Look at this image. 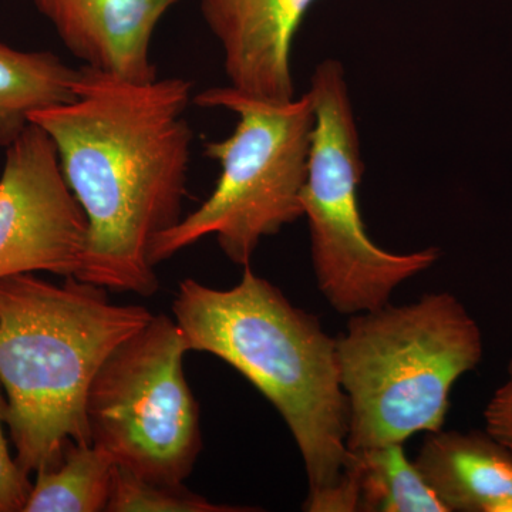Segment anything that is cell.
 <instances>
[{"label": "cell", "instance_id": "9c48e42d", "mask_svg": "<svg viewBox=\"0 0 512 512\" xmlns=\"http://www.w3.org/2000/svg\"><path fill=\"white\" fill-rule=\"evenodd\" d=\"M318 0H200L202 18L220 43L229 86L271 101L295 97L292 47Z\"/></svg>", "mask_w": 512, "mask_h": 512}, {"label": "cell", "instance_id": "7a4b0ae2", "mask_svg": "<svg viewBox=\"0 0 512 512\" xmlns=\"http://www.w3.org/2000/svg\"><path fill=\"white\" fill-rule=\"evenodd\" d=\"M188 350L211 353L254 384L278 410L301 451L309 493L303 510L355 511L348 478V399L336 338L312 313L244 266L231 289L185 279L173 303Z\"/></svg>", "mask_w": 512, "mask_h": 512}, {"label": "cell", "instance_id": "2e32d148", "mask_svg": "<svg viewBox=\"0 0 512 512\" xmlns=\"http://www.w3.org/2000/svg\"><path fill=\"white\" fill-rule=\"evenodd\" d=\"M6 416V396L0 384V512H23L33 484L29 474L9 453L3 424Z\"/></svg>", "mask_w": 512, "mask_h": 512}, {"label": "cell", "instance_id": "5b68a950", "mask_svg": "<svg viewBox=\"0 0 512 512\" xmlns=\"http://www.w3.org/2000/svg\"><path fill=\"white\" fill-rule=\"evenodd\" d=\"M192 101L232 111L238 123L231 136L205 143V156L221 165L218 183L200 208L154 239L150 262L157 266L214 235L229 261L247 266L262 239L303 217L315 127L311 94L271 101L227 86Z\"/></svg>", "mask_w": 512, "mask_h": 512}, {"label": "cell", "instance_id": "7c38bea8", "mask_svg": "<svg viewBox=\"0 0 512 512\" xmlns=\"http://www.w3.org/2000/svg\"><path fill=\"white\" fill-rule=\"evenodd\" d=\"M77 69L52 52H22L0 43V146L26 130L37 110L74 99Z\"/></svg>", "mask_w": 512, "mask_h": 512}, {"label": "cell", "instance_id": "5bb4252c", "mask_svg": "<svg viewBox=\"0 0 512 512\" xmlns=\"http://www.w3.org/2000/svg\"><path fill=\"white\" fill-rule=\"evenodd\" d=\"M116 467L94 444L70 441L56 466L37 471L23 512L106 511Z\"/></svg>", "mask_w": 512, "mask_h": 512}, {"label": "cell", "instance_id": "e0dca14e", "mask_svg": "<svg viewBox=\"0 0 512 512\" xmlns=\"http://www.w3.org/2000/svg\"><path fill=\"white\" fill-rule=\"evenodd\" d=\"M507 380L498 387L484 410L485 431L512 454V359Z\"/></svg>", "mask_w": 512, "mask_h": 512}, {"label": "cell", "instance_id": "52a82bcc", "mask_svg": "<svg viewBox=\"0 0 512 512\" xmlns=\"http://www.w3.org/2000/svg\"><path fill=\"white\" fill-rule=\"evenodd\" d=\"M175 319L154 315L113 350L86 399L90 440L144 480L183 484L201 453L200 410L184 373Z\"/></svg>", "mask_w": 512, "mask_h": 512}, {"label": "cell", "instance_id": "9a60e30c", "mask_svg": "<svg viewBox=\"0 0 512 512\" xmlns=\"http://www.w3.org/2000/svg\"><path fill=\"white\" fill-rule=\"evenodd\" d=\"M107 512H241L252 508L214 504L183 484H160L116 467Z\"/></svg>", "mask_w": 512, "mask_h": 512}, {"label": "cell", "instance_id": "4fadbf2b", "mask_svg": "<svg viewBox=\"0 0 512 512\" xmlns=\"http://www.w3.org/2000/svg\"><path fill=\"white\" fill-rule=\"evenodd\" d=\"M346 478L356 511L447 512L403 444L349 451Z\"/></svg>", "mask_w": 512, "mask_h": 512}, {"label": "cell", "instance_id": "8fae6325", "mask_svg": "<svg viewBox=\"0 0 512 512\" xmlns=\"http://www.w3.org/2000/svg\"><path fill=\"white\" fill-rule=\"evenodd\" d=\"M414 464L447 512H512V454L485 430L427 433Z\"/></svg>", "mask_w": 512, "mask_h": 512}, {"label": "cell", "instance_id": "3957f363", "mask_svg": "<svg viewBox=\"0 0 512 512\" xmlns=\"http://www.w3.org/2000/svg\"><path fill=\"white\" fill-rule=\"evenodd\" d=\"M153 313L114 305L107 289L67 276L0 279V384L5 423L26 473L56 466L70 441L92 443L86 399L101 365Z\"/></svg>", "mask_w": 512, "mask_h": 512}, {"label": "cell", "instance_id": "30bf717a", "mask_svg": "<svg viewBox=\"0 0 512 512\" xmlns=\"http://www.w3.org/2000/svg\"><path fill=\"white\" fill-rule=\"evenodd\" d=\"M84 66L136 80L157 79L151 40L180 0H33Z\"/></svg>", "mask_w": 512, "mask_h": 512}, {"label": "cell", "instance_id": "8992f818", "mask_svg": "<svg viewBox=\"0 0 512 512\" xmlns=\"http://www.w3.org/2000/svg\"><path fill=\"white\" fill-rule=\"evenodd\" d=\"M308 93L315 127L302 204L319 291L342 315L375 311L397 286L436 264L440 251L393 254L372 241L357 197L365 165L342 63L323 60Z\"/></svg>", "mask_w": 512, "mask_h": 512}, {"label": "cell", "instance_id": "ba28073f", "mask_svg": "<svg viewBox=\"0 0 512 512\" xmlns=\"http://www.w3.org/2000/svg\"><path fill=\"white\" fill-rule=\"evenodd\" d=\"M86 242V215L64 180L55 144L30 123L6 147L0 175V279L76 276Z\"/></svg>", "mask_w": 512, "mask_h": 512}, {"label": "cell", "instance_id": "277c9868", "mask_svg": "<svg viewBox=\"0 0 512 512\" xmlns=\"http://www.w3.org/2000/svg\"><path fill=\"white\" fill-rule=\"evenodd\" d=\"M336 355L348 399L346 447L369 450L443 429L451 389L483 360V333L456 296L429 293L353 315Z\"/></svg>", "mask_w": 512, "mask_h": 512}, {"label": "cell", "instance_id": "6da1fadb", "mask_svg": "<svg viewBox=\"0 0 512 512\" xmlns=\"http://www.w3.org/2000/svg\"><path fill=\"white\" fill-rule=\"evenodd\" d=\"M192 87L181 77L136 82L82 64L74 99L30 116L52 138L86 215L80 281L119 293L157 292L150 249L181 220L194 140L185 119Z\"/></svg>", "mask_w": 512, "mask_h": 512}]
</instances>
